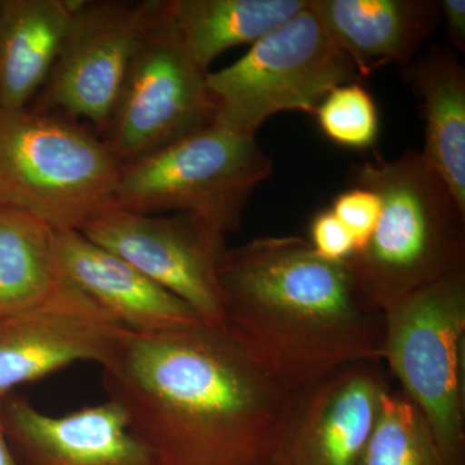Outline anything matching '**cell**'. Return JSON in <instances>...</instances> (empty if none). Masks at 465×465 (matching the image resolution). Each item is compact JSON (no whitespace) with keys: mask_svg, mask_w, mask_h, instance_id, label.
Wrapping results in <instances>:
<instances>
[{"mask_svg":"<svg viewBox=\"0 0 465 465\" xmlns=\"http://www.w3.org/2000/svg\"><path fill=\"white\" fill-rule=\"evenodd\" d=\"M109 400L155 465H273L295 393L222 324L122 329L101 365Z\"/></svg>","mask_w":465,"mask_h":465,"instance_id":"1","label":"cell"},{"mask_svg":"<svg viewBox=\"0 0 465 465\" xmlns=\"http://www.w3.org/2000/svg\"><path fill=\"white\" fill-rule=\"evenodd\" d=\"M223 322L262 371L299 391L341 367L381 362L384 318L296 235L260 237L225 251L219 266Z\"/></svg>","mask_w":465,"mask_h":465,"instance_id":"2","label":"cell"},{"mask_svg":"<svg viewBox=\"0 0 465 465\" xmlns=\"http://www.w3.org/2000/svg\"><path fill=\"white\" fill-rule=\"evenodd\" d=\"M351 185L381 200L371 238L344 262L370 311L382 313L407 293L465 268V213L420 152L407 149L396 159L374 153L354 168Z\"/></svg>","mask_w":465,"mask_h":465,"instance_id":"3","label":"cell"},{"mask_svg":"<svg viewBox=\"0 0 465 465\" xmlns=\"http://www.w3.org/2000/svg\"><path fill=\"white\" fill-rule=\"evenodd\" d=\"M122 164L105 140L41 110L0 108V204L56 232L115 206Z\"/></svg>","mask_w":465,"mask_h":465,"instance_id":"4","label":"cell"},{"mask_svg":"<svg viewBox=\"0 0 465 465\" xmlns=\"http://www.w3.org/2000/svg\"><path fill=\"white\" fill-rule=\"evenodd\" d=\"M382 358L448 465H465V268L382 312Z\"/></svg>","mask_w":465,"mask_h":465,"instance_id":"5","label":"cell"},{"mask_svg":"<svg viewBox=\"0 0 465 465\" xmlns=\"http://www.w3.org/2000/svg\"><path fill=\"white\" fill-rule=\"evenodd\" d=\"M273 173L255 137L216 124L122 167L115 207L191 213L224 232L240 228L253 191Z\"/></svg>","mask_w":465,"mask_h":465,"instance_id":"6","label":"cell"},{"mask_svg":"<svg viewBox=\"0 0 465 465\" xmlns=\"http://www.w3.org/2000/svg\"><path fill=\"white\" fill-rule=\"evenodd\" d=\"M360 81L356 67L308 5L253 43L240 60L207 73L220 127L255 137L264 122L283 112L314 114L338 85Z\"/></svg>","mask_w":465,"mask_h":465,"instance_id":"7","label":"cell"},{"mask_svg":"<svg viewBox=\"0 0 465 465\" xmlns=\"http://www.w3.org/2000/svg\"><path fill=\"white\" fill-rule=\"evenodd\" d=\"M207 73L193 58L164 0L134 54L106 127L105 142L122 166L215 122Z\"/></svg>","mask_w":465,"mask_h":465,"instance_id":"8","label":"cell"},{"mask_svg":"<svg viewBox=\"0 0 465 465\" xmlns=\"http://www.w3.org/2000/svg\"><path fill=\"white\" fill-rule=\"evenodd\" d=\"M97 246L142 272L182 299L206 322L222 324L220 262L226 234L191 215H146L112 207L81 229Z\"/></svg>","mask_w":465,"mask_h":465,"instance_id":"9","label":"cell"},{"mask_svg":"<svg viewBox=\"0 0 465 465\" xmlns=\"http://www.w3.org/2000/svg\"><path fill=\"white\" fill-rule=\"evenodd\" d=\"M163 2L84 0L43 87L42 105L108 127L134 54Z\"/></svg>","mask_w":465,"mask_h":465,"instance_id":"10","label":"cell"},{"mask_svg":"<svg viewBox=\"0 0 465 465\" xmlns=\"http://www.w3.org/2000/svg\"><path fill=\"white\" fill-rule=\"evenodd\" d=\"M122 329L63 278L39 304L0 318V401L73 363L103 365Z\"/></svg>","mask_w":465,"mask_h":465,"instance_id":"11","label":"cell"},{"mask_svg":"<svg viewBox=\"0 0 465 465\" xmlns=\"http://www.w3.org/2000/svg\"><path fill=\"white\" fill-rule=\"evenodd\" d=\"M378 363H353L295 391L278 465H358L390 391Z\"/></svg>","mask_w":465,"mask_h":465,"instance_id":"12","label":"cell"},{"mask_svg":"<svg viewBox=\"0 0 465 465\" xmlns=\"http://www.w3.org/2000/svg\"><path fill=\"white\" fill-rule=\"evenodd\" d=\"M0 424L17 465H155L110 400L52 416L14 391L0 401Z\"/></svg>","mask_w":465,"mask_h":465,"instance_id":"13","label":"cell"},{"mask_svg":"<svg viewBox=\"0 0 465 465\" xmlns=\"http://www.w3.org/2000/svg\"><path fill=\"white\" fill-rule=\"evenodd\" d=\"M58 271L128 331L158 333L202 317L182 299L79 232H56Z\"/></svg>","mask_w":465,"mask_h":465,"instance_id":"14","label":"cell"},{"mask_svg":"<svg viewBox=\"0 0 465 465\" xmlns=\"http://www.w3.org/2000/svg\"><path fill=\"white\" fill-rule=\"evenodd\" d=\"M360 78L396 64L405 67L439 25L433 0H309Z\"/></svg>","mask_w":465,"mask_h":465,"instance_id":"15","label":"cell"},{"mask_svg":"<svg viewBox=\"0 0 465 465\" xmlns=\"http://www.w3.org/2000/svg\"><path fill=\"white\" fill-rule=\"evenodd\" d=\"M82 3L0 0V108H26L45 87Z\"/></svg>","mask_w":465,"mask_h":465,"instance_id":"16","label":"cell"},{"mask_svg":"<svg viewBox=\"0 0 465 465\" xmlns=\"http://www.w3.org/2000/svg\"><path fill=\"white\" fill-rule=\"evenodd\" d=\"M421 101L428 166L465 213V70L454 52L436 47L403 67Z\"/></svg>","mask_w":465,"mask_h":465,"instance_id":"17","label":"cell"},{"mask_svg":"<svg viewBox=\"0 0 465 465\" xmlns=\"http://www.w3.org/2000/svg\"><path fill=\"white\" fill-rule=\"evenodd\" d=\"M308 5V0H168L171 16L202 70L220 54L253 45Z\"/></svg>","mask_w":465,"mask_h":465,"instance_id":"18","label":"cell"},{"mask_svg":"<svg viewBox=\"0 0 465 465\" xmlns=\"http://www.w3.org/2000/svg\"><path fill=\"white\" fill-rule=\"evenodd\" d=\"M56 232L41 220L0 207V318L39 304L56 290Z\"/></svg>","mask_w":465,"mask_h":465,"instance_id":"19","label":"cell"},{"mask_svg":"<svg viewBox=\"0 0 465 465\" xmlns=\"http://www.w3.org/2000/svg\"><path fill=\"white\" fill-rule=\"evenodd\" d=\"M358 465H448L421 412L401 391L382 396L378 420Z\"/></svg>","mask_w":465,"mask_h":465,"instance_id":"20","label":"cell"},{"mask_svg":"<svg viewBox=\"0 0 465 465\" xmlns=\"http://www.w3.org/2000/svg\"><path fill=\"white\" fill-rule=\"evenodd\" d=\"M314 115L324 136L344 148L369 149L378 139V106L360 82L333 88L321 101Z\"/></svg>","mask_w":465,"mask_h":465,"instance_id":"21","label":"cell"},{"mask_svg":"<svg viewBox=\"0 0 465 465\" xmlns=\"http://www.w3.org/2000/svg\"><path fill=\"white\" fill-rule=\"evenodd\" d=\"M381 200L370 189L353 186L339 193L333 200L331 211L351 232L357 251L362 250L371 238L379 216Z\"/></svg>","mask_w":465,"mask_h":465,"instance_id":"22","label":"cell"},{"mask_svg":"<svg viewBox=\"0 0 465 465\" xmlns=\"http://www.w3.org/2000/svg\"><path fill=\"white\" fill-rule=\"evenodd\" d=\"M309 243L320 258L330 262H345L356 252L351 232L331 208L314 215L309 226Z\"/></svg>","mask_w":465,"mask_h":465,"instance_id":"23","label":"cell"},{"mask_svg":"<svg viewBox=\"0 0 465 465\" xmlns=\"http://www.w3.org/2000/svg\"><path fill=\"white\" fill-rule=\"evenodd\" d=\"M440 15L445 20L450 41L459 52L465 51V0H442Z\"/></svg>","mask_w":465,"mask_h":465,"instance_id":"24","label":"cell"},{"mask_svg":"<svg viewBox=\"0 0 465 465\" xmlns=\"http://www.w3.org/2000/svg\"><path fill=\"white\" fill-rule=\"evenodd\" d=\"M0 465H17L16 459L12 454L8 440L5 439V432H3L2 424H0Z\"/></svg>","mask_w":465,"mask_h":465,"instance_id":"25","label":"cell"},{"mask_svg":"<svg viewBox=\"0 0 465 465\" xmlns=\"http://www.w3.org/2000/svg\"><path fill=\"white\" fill-rule=\"evenodd\" d=\"M0 207H3L2 204H0Z\"/></svg>","mask_w":465,"mask_h":465,"instance_id":"26","label":"cell"},{"mask_svg":"<svg viewBox=\"0 0 465 465\" xmlns=\"http://www.w3.org/2000/svg\"><path fill=\"white\" fill-rule=\"evenodd\" d=\"M273 465H278V464H273Z\"/></svg>","mask_w":465,"mask_h":465,"instance_id":"27","label":"cell"}]
</instances>
